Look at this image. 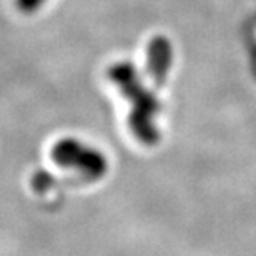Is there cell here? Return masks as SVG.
Wrapping results in <instances>:
<instances>
[{
    "label": "cell",
    "mask_w": 256,
    "mask_h": 256,
    "mask_svg": "<svg viewBox=\"0 0 256 256\" xmlns=\"http://www.w3.org/2000/svg\"><path fill=\"white\" fill-rule=\"evenodd\" d=\"M51 159L59 167L76 170L86 179H100L108 172V160L102 152L74 138H64L51 148Z\"/></svg>",
    "instance_id": "7a4b0ae2"
},
{
    "label": "cell",
    "mask_w": 256,
    "mask_h": 256,
    "mask_svg": "<svg viewBox=\"0 0 256 256\" xmlns=\"http://www.w3.org/2000/svg\"><path fill=\"white\" fill-rule=\"evenodd\" d=\"M52 182H54L52 176L45 170H39L32 176V187L36 192H40V193L48 192L52 186Z\"/></svg>",
    "instance_id": "277c9868"
},
{
    "label": "cell",
    "mask_w": 256,
    "mask_h": 256,
    "mask_svg": "<svg viewBox=\"0 0 256 256\" xmlns=\"http://www.w3.org/2000/svg\"><path fill=\"white\" fill-rule=\"evenodd\" d=\"M173 64V48L167 38L154 36L147 50V70L152 80L162 86L168 78V71Z\"/></svg>",
    "instance_id": "3957f363"
},
{
    "label": "cell",
    "mask_w": 256,
    "mask_h": 256,
    "mask_svg": "<svg viewBox=\"0 0 256 256\" xmlns=\"http://www.w3.org/2000/svg\"><path fill=\"white\" fill-rule=\"evenodd\" d=\"M108 78L132 104V113L128 116L133 134L144 144L153 145L159 140L156 118L160 105L156 96L140 82L136 66L130 62H118L108 70Z\"/></svg>",
    "instance_id": "6da1fadb"
},
{
    "label": "cell",
    "mask_w": 256,
    "mask_h": 256,
    "mask_svg": "<svg viewBox=\"0 0 256 256\" xmlns=\"http://www.w3.org/2000/svg\"><path fill=\"white\" fill-rule=\"evenodd\" d=\"M46 0H16V6L25 14H32L38 11Z\"/></svg>",
    "instance_id": "5b68a950"
}]
</instances>
